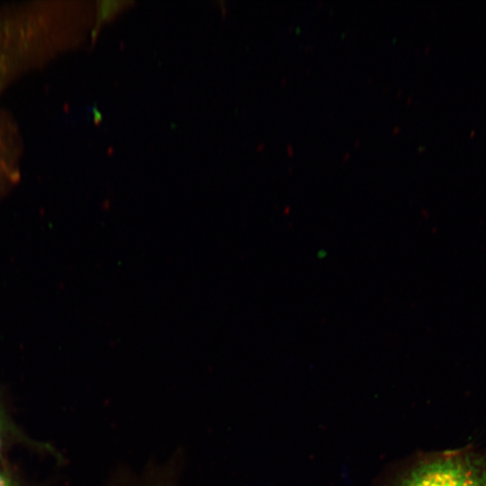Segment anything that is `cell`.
Wrapping results in <instances>:
<instances>
[{
	"instance_id": "6da1fadb",
	"label": "cell",
	"mask_w": 486,
	"mask_h": 486,
	"mask_svg": "<svg viewBox=\"0 0 486 486\" xmlns=\"http://www.w3.org/2000/svg\"><path fill=\"white\" fill-rule=\"evenodd\" d=\"M373 486H486V455L470 446L414 454L390 464Z\"/></svg>"
},
{
	"instance_id": "3957f363",
	"label": "cell",
	"mask_w": 486,
	"mask_h": 486,
	"mask_svg": "<svg viewBox=\"0 0 486 486\" xmlns=\"http://www.w3.org/2000/svg\"><path fill=\"white\" fill-rule=\"evenodd\" d=\"M126 2L122 1H103L100 3L98 21L109 19L116 12L122 8Z\"/></svg>"
},
{
	"instance_id": "277c9868",
	"label": "cell",
	"mask_w": 486,
	"mask_h": 486,
	"mask_svg": "<svg viewBox=\"0 0 486 486\" xmlns=\"http://www.w3.org/2000/svg\"><path fill=\"white\" fill-rule=\"evenodd\" d=\"M9 432V422L7 417L0 404V454L4 446V442Z\"/></svg>"
},
{
	"instance_id": "7a4b0ae2",
	"label": "cell",
	"mask_w": 486,
	"mask_h": 486,
	"mask_svg": "<svg viewBox=\"0 0 486 486\" xmlns=\"http://www.w3.org/2000/svg\"><path fill=\"white\" fill-rule=\"evenodd\" d=\"M16 63V56L9 40L0 30V86Z\"/></svg>"
},
{
	"instance_id": "5b68a950",
	"label": "cell",
	"mask_w": 486,
	"mask_h": 486,
	"mask_svg": "<svg viewBox=\"0 0 486 486\" xmlns=\"http://www.w3.org/2000/svg\"><path fill=\"white\" fill-rule=\"evenodd\" d=\"M0 486H20L12 477L0 472Z\"/></svg>"
},
{
	"instance_id": "8992f818",
	"label": "cell",
	"mask_w": 486,
	"mask_h": 486,
	"mask_svg": "<svg viewBox=\"0 0 486 486\" xmlns=\"http://www.w3.org/2000/svg\"><path fill=\"white\" fill-rule=\"evenodd\" d=\"M140 486H173L172 483H170L169 485L166 484V480H163V482H160L158 481V479H157L155 482H151L149 481L148 483H146V484H140Z\"/></svg>"
}]
</instances>
